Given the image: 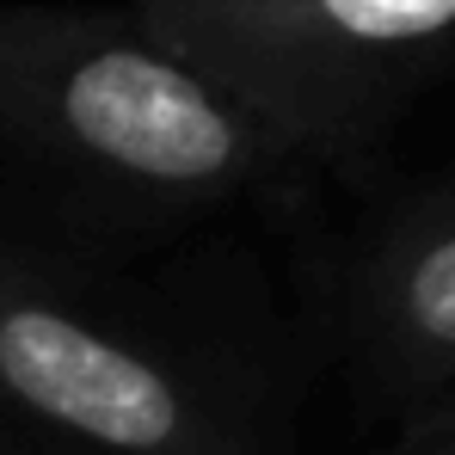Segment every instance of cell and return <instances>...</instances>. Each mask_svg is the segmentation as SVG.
Wrapping results in <instances>:
<instances>
[{"label": "cell", "mask_w": 455, "mask_h": 455, "mask_svg": "<svg viewBox=\"0 0 455 455\" xmlns=\"http://www.w3.org/2000/svg\"><path fill=\"white\" fill-rule=\"evenodd\" d=\"M0 148L142 204H222L302 148L142 19L0 6Z\"/></svg>", "instance_id": "1"}, {"label": "cell", "mask_w": 455, "mask_h": 455, "mask_svg": "<svg viewBox=\"0 0 455 455\" xmlns=\"http://www.w3.org/2000/svg\"><path fill=\"white\" fill-rule=\"evenodd\" d=\"M136 19L302 154L351 148L455 56V0H136Z\"/></svg>", "instance_id": "2"}, {"label": "cell", "mask_w": 455, "mask_h": 455, "mask_svg": "<svg viewBox=\"0 0 455 455\" xmlns=\"http://www.w3.org/2000/svg\"><path fill=\"white\" fill-rule=\"evenodd\" d=\"M0 394L92 455H259L240 400L197 357L6 259Z\"/></svg>", "instance_id": "3"}, {"label": "cell", "mask_w": 455, "mask_h": 455, "mask_svg": "<svg viewBox=\"0 0 455 455\" xmlns=\"http://www.w3.org/2000/svg\"><path fill=\"white\" fill-rule=\"evenodd\" d=\"M357 326L400 406L455 387V179L387 228L357 290Z\"/></svg>", "instance_id": "4"}, {"label": "cell", "mask_w": 455, "mask_h": 455, "mask_svg": "<svg viewBox=\"0 0 455 455\" xmlns=\"http://www.w3.org/2000/svg\"><path fill=\"white\" fill-rule=\"evenodd\" d=\"M381 455H455V387L400 406V431Z\"/></svg>", "instance_id": "5"}]
</instances>
